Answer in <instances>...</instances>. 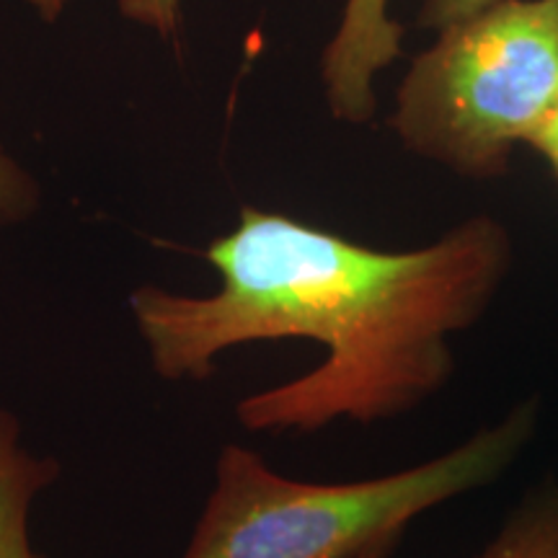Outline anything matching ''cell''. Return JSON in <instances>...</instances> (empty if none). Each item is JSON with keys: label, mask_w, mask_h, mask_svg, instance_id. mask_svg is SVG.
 Listing matches in <instances>:
<instances>
[{"label": "cell", "mask_w": 558, "mask_h": 558, "mask_svg": "<svg viewBox=\"0 0 558 558\" xmlns=\"http://www.w3.org/2000/svg\"><path fill=\"white\" fill-rule=\"evenodd\" d=\"M220 290L184 295L143 284L132 320L163 380H209L226 349L313 339L316 369L241 399L251 432H316L337 418L383 422L416 409L452 375L448 337L484 316L505 282L512 243L478 215L414 251L360 246L305 222L243 207L213 241Z\"/></svg>", "instance_id": "cell-1"}, {"label": "cell", "mask_w": 558, "mask_h": 558, "mask_svg": "<svg viewBox=\"0 0 558 558\" xmlns=\"http://www.w3.org/2000/svg\"><path fill=\"white\" fill-rule=\"evenodd\" d=\"M535 424V401L520 403L445 456L352 484L288 478L254 450L226 445L181 558H354L403 538L427 509L497 481L525 450Z\"/></svg>", "instance_id": "cell-2"}, {"label": "cell", "mask_w": 558, "mask_h": 558, "mask_svg": "<svg viewBox=\"0 0 558 558\" xmlns=\"http://www.w3.org/2000/svg\"><path fill=\"white\" fill-rule=\"evenodd\" d=\"M556 101L558 0H499L418 54L390 124L416 156L494 179Z\"/></svg>", "instance_id": "cell-3"}, {"label": "cell", "mask_w": 558, "mask_h": 558, "mask_svg": "<svg viewBox=\"0 0 558 558\" xmlns=\"http://www.w3.org/2000/svg\"><path fill=\"white\" fill-rule=\"evenodd\" d=\"M401 54V26L388 0H347L344 16L320 62L326 104L339 122L365 124L378 109L375 75Z\"/></svg>", "instance_id": "cell-4"}, {"label": "cell", "mask_w": 558, "mask_h": 558, "mask_svg": "<svg viewBox=\"0 0 558 558\" xmlns=\"http://www.w3.org/2000/svg\"><path fill=\"white\" fill-rule=\"evenodd\" d=\"M58 473V460L37 456L21 418L0 407V558H45L32 543V509Z\"/></svg>", "instance_id": "cell-5"}, {"label": "cell", "mask_w": 558, "mask_h": 558, "mask_svg": "<svg viewBox=\"0 0 558 558\" xmlns=\"http://www.w3.org/2000/svg\"><path fill=\"white\" fill-rule=\"evenodd\" d=\"M476 558H558V486L522 501Z\"/></svg>", "instance_id": "cell-6"}, {"label": "cell", "mask_w": 558, "mask_h": 558, "mask_svg": "<svg viewBox=\"0 0 558 558\" xmlns=\"http://www.w3.org/2000/svg\"><path fill=\"white\" fill-rule=\"evenodd\" d=\"M39 205V181L0 140V230L32 220Z\"/></svg>", "instance_id": "cell-7"}, {"label": "cell", "mask_w": 558, "mask_h": 558, "mask_svg": "<svg viewBox=\"0 0 558 558\" xmlns=\"http://www.w3.org/2000/svg\"><path fill=\"white\" fill-rule=\"evenodd\" d=\"M120 13L132 24L156 32L169 39L177 34L181 21V0H117Z\"/></svg>", "instance_id": "cell-8"}, {"label": "cell", "mask_w": 558, "mask_h": 558, "mask_svg": "<svg viewBox=\"0 0 558 558\" xmlns=\"http://www.w3.org/2000/svg\"><path fill=\"white\" fill-rule=\"evenodd\" d=\"M499 3V0H424L422 16H418V26L427 29H448V26L458 24V21L473 16V13L488 9V5Z\"/></svg>", "instance_id": "cell-9"}, {"label": "cell", "mask_w": 558, "mask_h": 558, "mask_svg": "<svg viewBox=\"0 0 558 558\" xmlns=\"http://www.w3.org/2000/svg\"><path fill=\"white\" fill-rule=\"evenodd\" d=\"M527 145H533L535 150H541L543 156L548 158V163L554 166L556 177H558V101L556 107L550 109V114L541 122V128L533 132L527 140Z\"/></svg>", "instance_id": "cell-10"}, {"label": "cell", "mask_w": 558, "mask_h": 558, "mask_svg": "<svg viewBox=\"0 0 558 558\" xmlns=\"http://www.w3.org/2000/svg\"><path fill=\"white\" fill-rule=\"evenodd\" d=\"M32 5L34 13L45 21V24H54L60 21L62 13L68 9V0H26Z\"/></svg>", "instance_id": "cell-11"}, {"label": "cell", "mask_w": 558, "mask_h": 558, "mask_svg": "<svg viewBox=\"0 0 558 558\" xmlns=\"http://www.w3.org/2000/svg\"><path fill=\"white\" fill-rule=\"evenodd\" d=\"M399 543H401V538H388V541L378 543V546L362 550V554L354 556V558H393L396 548H399Z\"/></svg>", "instance_id": "cell-12"}]
</instances>
